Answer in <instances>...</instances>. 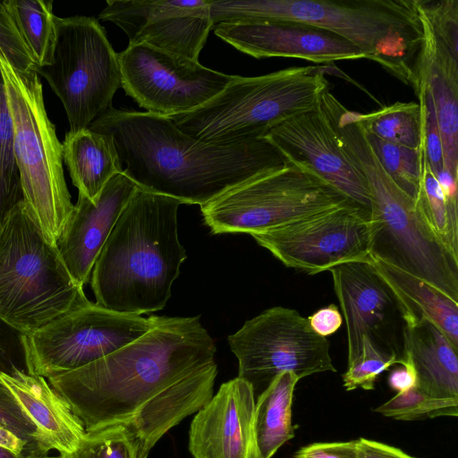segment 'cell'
Listing matches in <instances>:
<instances>
[{
	"label": "cell",
	"mask_w": 458,
	"mask_h": 458,
	"mask_svg": "<svg viewBox=\"0 0 458 458\" xmlns=\"http://www.w3.org/2000/svg\"><path fill=\"white\" fill-rule=\"evenodd\" d=\"M89 129L109 135L123 173L140 188L202 206L286 159L266 138L234 144L199 140L167 116L110 107Z\"/></svg>",
	"instance_id": "1"
},
{
	"label": "cell",
	"mask_w": 458,
	"mask_h": 458,
	"mask_svg": "<svg viewBox=\"0 0 458 458\" xmlns=\"http://www.w3.org/2000/svg\"><path fill=\"white\" fill-rule=\"evenodd\" d=\"M216 352L199 316H156L135 341L47 379L88 431L127 421L160 391L215 362Z\"/></svg>",
	"instance_id": "2"
},
{
	"label": "cell",
	"mask_w": 458,
	"mask_h": 458,
	"mask_svg": "<svg viewBox=\"0 0 458 458\" xmlns=\"http://www.w3.org/2000/svg\"><path fill=\"white\" fill-rule=\"evenodd\" d=\"M181 204L138 188L92 268L90 284L97 304L140 316L164 309L187 259L178 237Z\"/></svg>",
	"instance_id": "3"
},
{
	"label": "cell",
	"mask_w": 458,
	"mask_h": 458,
	"mask_svg": "<svg viewBox=\"0 0 458 458\" xmlns=\"http://www.w3.org/2000/svg\"><path fill=\"white\" fill-rule=\"evenodd\" d=\"M213 24L287 21L330 31L412 87L422 30L414 0H210Z\"/></svg>",
	"instance_id": "4"
},
{
	"label": "cell",
	"mask_w": 458,
	"mask_h": 458,
	"mask_svg": "<svg viewBox=\"0 0 458 458\" xmlns=\"http://www.w3.org/2000/svg\"><path fill=\"white\" fill-rule=\"evenodd\" d=\"M327 119L339 146L367 181L371 198L370 257L420 278L458 301V256L437 237L415 199L383 169L353 111L340 106Z\"/></svg>",
	"instance_id": "5"
},
{
	"label": "cell",
	"mask_w": 458,
	"mask_h": 458,
	"mask_svg": "<svg viewBox=\"0 0 458 458\" xmlns=\"http://www.w3.org/2000/svg\"><path fill=\"white\" fill-rule=\"evenodd\" d=\"M329 89L315 66L290 67L235 78L202 106L169 118L182 132L204 142L234 144L263 138L285 119L313 109Z\"/></svg>",
	"instance_id": "6"
},
{
	"label": "cell",
	"mask_w": 458,
	"mask_h": 458,
	"mask_svg": "<svg viewBox=\"0 0 458 458\" xmlns=\"http://www.w3.org/2000/svg\"><path fill=\"white\" fill-rule=\"evenodd\" d=\"M88 301L22 200L0 230V318L30 335Z\"/></svg>",
	"instance_id": "7"
},
{
	"label": "cell",
	"mask_w": 458,
	"mask_h": 458,
	"mask_svg": "<svg viewBox=\"0 0 458 458\" xmlns=\"http://www.w3.org/2000/svg\"><path fill=\"white\" fill-rule=\"evenodd\" d=\"M13 124V153L23 203L45 238L55 242L73 205L63 168V145L49 120L35 70L20 72L0 59Z\"/></svg>",
	"instance_id": "8"
},
{
	"label": "cell",
	"mask_w": 458,
	"mask_h": 458,
	"mask_svg": "<svg viewBox=\"0 0 458 458\" xmlns=\"http://www.w3.org/2000/svg\"><path fill=\"white\" fill-rule=\"evenodd\" d=\"M346 205L354 204L306 167L286 160L225 191L200 210L214 234L251 235Z\"/></svg>",
	"instance_id": "9"
},
{
	"label": "cell",
	"mask_w": 458,
	"mask_h": 458,
	"mask_svg": "<svg viewBox=\"0 0 458 458\" xmlns=\"http://www.w3.org/2000/svg\"><path fill=\"white\" fill-rule=\"evenodd\" d=\"M53 61L38 67L61 100L71 132L89 128L121 87L117 54L93 17H56Z\"/></svg>",
	"instance_id": "10"
},
{
	"label": "cell",
	"mask_w": 458,
	"mask_h": 458,
	"mask_svg": "<svg viewBox=\"0 0 458 458\" xmlns=\"http://www.w3.org/2000/svg\"><path fill=\"white\" fill-rule=\"evenodd\" d=\"M227 340L238 360V377L251 386L255 398L284 372L301 379L336 371L327 337L315 333L308 318L293 309H267Z\"/></svg>",
	"instance_id": "11"
},
{
	"label": "cell",
	"mask_w": 458,
	"mask_h": 458,
	"mask_svg": "<svg viewBox=\"0 0 458 458\" xmlns=\"http://www.w3.org/2000/svg\"><path fill=\"white\" fill-rule=\"evenodd\" d=\"M89 301L27 335L30 374L49 378L98 360L135 341L155 324Z\"/></svg>",
	"instance_id": "12"
},
{
	"label": "cell",
	"mask_w": 458,
	"mask_h": 458,
	"mask_svg": "<svg viewBox=\"0 0 458 458\" xmlns=\"http://www.w3.org/2000/svg\"><path fill=\"white\" fill-rule=\"evenodd\" d=\"M117 57L125 93L147 112L167 117L202 106L235 78L143 44H129Z\"/></svg>",
	"instance_id": "13"
},
{
	"label": "cell",
	"mask_w": 458,
	"mask_h": 458,
	"mask_svg": "<svg viewBox=\"0 0 458 458\" xmlns=\"http://www.w3.org/2000/svg\"><path fill=\"white\" fill-rule=\"evenodd\" d=\"M285 267L308 275L370 260L369 216L354 205L308 216L251 234Z\"/></svg>",
	"instance_id": "14"
},
{
	"label": "cell",
	"mask_w": 458,
	"mask_h": 458,
	"mask_svg": "<svg viewBox=\"0 0 458 458\" xmlns=\"http://www.w3.org/2000/svg\"><path fill=\"white\" fill-rule=\"evenodd\" d=\"M328 271L346 323L348 363L360 354L366 336L402 365L408 312L371 260L344 263Z\"/></svg>",
	"instance_id": "15"
},
{
	"label": "cell",
	"mask_w": 458,
	"mask_h": 458,
	"mask_svg": "<svg viewBox=\"0 0 458 458\" xmlns=\"http://www.w3.org/2000/svg\"><path fill=\"white\" fill-rule=\"evenodd\" d=\"M99 19L143 44L198 60L214 24L210 0H108Z\"/></svg>",
	"instance_id": "16"
},
{
	"label": "cell",
	"mask_w": 458,
	"mask_h": 458,
	"mask_svg": "<svg viewBox=\"0 0 458 458\" xmlns=\"http://www.w3.org/2000/svg\"><path fill=\"white\" fill-rule=\"evenodd\" d=\"M264 138L286 160L314 173L370 217L371 198L367 181L339 146L318 103L313 109L272 127Z\"/></svg>",
	"instance_id": "17"
},
{
	"label": "cell",
	"mask_w": 458,
	"mask_h": 458,
	"mask_svg": "<svg viewBox=\"0 0 458 458\" xmlns=\"http://www.w3.org/2000/svg\"><path fill=\"white\" fill-rule=\"evenodd\" d=\"M215 34L255 58L290 57L317 64L367 59L344 38L322 29L287 21L220 22Z\"/></svg>",
	"instance_id": "18"
},
{
	"label": "cell",
	"mask_w": 458,
	"mask_h": 458,
	"mask_svg": "<svg viewBox=\"0 0 458 458\" xmlns=\"http://www.w3.org/2000/svg\"><path fill=\"white\" fill-rule=\"evenodd\" d=\"M251 386L235 377L196 412L189 431L193 458H262L256 439Z\"/></svg>",
	"instance_id": "19"
},
{
	"label": "cell",
	"mask_w": 458,
	"mask_h": 458,
	"mask_svg": "<svg viewBox=\"0 0 458 458\" xmlns=\"http://www.w3.org/2000/svg\"><path fill=\"white\" fill-rule=\"evenodd\" d=\"M138 188L123 172L112 177L94 200L79 193L55 247L68 272L80 285L89 281L104 244Z\"/></svg>",
	"instance_id": "20"
},
{
	"label": "cell",
	"mask_w": 458,
	"mask_h": 458,
	"mask_svg": "<svg viewBox=\"0 0 458 458\" xmlns=\"http://www.w3.org/2000/svg\"><path fill=\"white\" fill-rule=\"evenodd\" d=\"M418 14L422 38L412 88L422 85L429 92L442 139L444 168L458 178V56L435 35L422 14Z\"/></svg>",
	"instance_id": "21"
},
{
	"label": "cell",
	"mask_w": 458,
	"mask_h": 458,
	"mask_svg": "<svg viewBox=\"0 0 458 458\" xmlns=\"http://www.w3.org/2000/svg\"><path fill=\"white\" fill-rule=\"evenodd\" d=\"M216 375L213 362L165 387L123 422L135 435L144 457L166 432L211 399Z\"/></svg>",
	"instance_id": "22"
},
{
	"label": "cell",
	"mask_w": 458,
	"mask_h": 458,
	"mask_svg": "<svg viewBox=\"0 0 458 458\" xmlns=\"http://www.w3.org/2000/svg\"><path fill=\"white\" fill-rule=\"evenodd\" d=\"M0 379L37 426L51 450L64 454L77 447L86 429L67 401L45 377L18 372L0 374Z\"/></svg>",
	"instance_id": "23"
},
{
	"label": "cell",
	"mask_w": 458,
	"mask_h": 458,
	"mask_svg": "<svg viewBox=\"0 0 458 458\" xmlns=\"http://www.w3.org/2000/svg\"><path fill=\"white\" fill-rule=\"evenodd\" d=\"M457 354L458 348L429 320L421 318L407 323L403 359L411 362L417 387L423 392L436 397L458 399Z\"/></svg>",
	"instance_id": "24"
},
{
	"label": "cell",
	"mask_w": 458,
	"mask_h": 458,
	"mask_svg": "<svg viewBox=\"0 0 458 458\" xmlns=\"http://www.w3.org/2000/svg\"><path fill=\"white\" fill-rule=\"evenodd\" d=\"M63 158L79 193L94 200L107 182L123 172L113 139L89 128L68 131Z\"/></svg>",
	"instance_id": "25"
},
{
	"label": "cell",
	"mask_w": 458,
	"mask_h": 458,
	"mask_svg": "<svg viewBox=\"0 0 458 458\" xmlns=\"http://www.w3.org/2000/svg\"><path fill=\"white\" fill-rule=\"evenodd\" d=\"M370 260L402 301L408 312V322L421 318L429 320L458 348V301L386 262L371 257Z\"/></svg>",
	"instance_id": "26"
},
{
	"label": "cell",
	"mask_w": 458,
	"mask_h": 458,
	"mask_svg": "<svg viewBox=\"0 0 458 458\" xmlns=\"http://www.w3.org/2000/svg\"><path fill=\"white\" fill-rule=\"evenodd\" d=\"M299 380L292 372L281 373L256 398L254 425L262 458H272L284 444L295 436L292 405Z\"/></svg>",
	"instance_id": "27"
},
{
	"label": "cell",
	"mask_w": 458,
	"mask_h": 458,
	"mask_svg": "<svg viewBox=\"0 0 458 458\" xmlns=\"http://www.w3.org/2000/svg\"><path fill=\"white\" fill-rule=\"evenodd\" d=\"M5 4L36 68L49 65L56 32L53 1L6 0Z\"/></svg>",
	"instance_id": "28"
},
{
	"label": "cell",
	"mask_w": 458,
	"mask_h": 458,
	"mask_svg": "<svg viewBox=\"0 0 458 458\" xmlns=\"http://www.w3.org/2000/svg\"><path fill=\"white\" fill-rule=\"evenodd\" d=\"M361 129L385 141L411 148H420L421 112L419 103L395 102L369 114L354 112Z\"/></svg>",
	"instance_id": "29"
},
{
	"label": "cell",
	"mask_w": 458,
	"mask_h": 458,
	"mask_svg": "<svg viewBox=\"0 0 458 458\" xmlns=\"http://www.w3.org/2000/svg\"><path fill=\"white\" fill-rule=\"evenodd\" d=\"M415 201L437 237L458 256V204L446 198L423 157L420 188Z\"/></svg>",
	"instance_id": "30"
},
{
	"label": "cell",
	"mask_w": 458,
	"mask_h": 458,
	"mask_svg": "<svg viewBox=\"0 0 458 458\" xmlns=\"http://www.w3.org/2000/svg\"><path fill=\"white\" fill-rule=\"evenodd\" d=\"M363 133L383 169L399 188L415 199L421 177V148L395 145L364 131Z\"/></svg>",
	"instance_id": "31"
},
{
	"label": "cell",
	"mask_w": 458,
	"mask_h": 458,
	"mask_svg": "<svg viewBox=\"0 0 458 458\" xmlns=\"http://www.w3.org/2000/svg\"><path fill=\"white\" fill-rule=\"evenodd\" d=\"M58 458H146L135 435L124 423H115L86 431L71 453Z\"/></svg>",
	"instance_id": "32"
},
{
	"label": "cell",
	"mask_w": 458,
	"mask_h": 458,
	"mask_svg": "<svg viewBox=\"0 0 458 458\" xmlns=\"http://www.w3.org/2000/svg\"><path fill=\"white\" fill-rule=\"evenodd\" d=\"M385 417L397 420H420L437 417H457L458 399L430 395L415 386L397 393L387 402L374 409Z\"/></svg>",
	"instance_id": "33"
},
{
	"label": "cell",
	"mask_w": 458,
	"mask_h": 458,
	"mask_svg": "<svg viewBox=\"0 0 458 458\" xmlns=\"http://www.w3.org/2000/svg\"><path fill=\"white\" fill-rule=\"evenodd\" d=\"M0 191L13 209L23 200L22 191L13 153V124L10 113L5 83L0 68Z\"/></svg>",
	"instance_id": "34"
},
{
	"label": "cell",
	"mask_w": 458,
	"mask_h": 458,
	"mask_svg": "<svg viewBox=\"0 0 458 458\" xmlns=\"http://www.w3.org/2000/svg\"><path fill=\"white\" fill-rule=\"evenodd\" d=\"M400 360L376 348L368 337L362 336L360 354L348 363L343 374L344 386L347 391L357 388L372 390L378 376Z\"/></svg>",
	"instance_id": "35"
},
{
	"label": "cell",
	"mask_w": 458,
	"mask_h": 458,
	"mask_svg": "<svg viewBox=\"0 0 458 458\" xmlns=\"http://www.w3.org/2000/svg\"><path fill=\"white\" fill-rule=\"evenodd\" d=\"M414 90L418 96L421 112V154L434 175L437 177L445 170L444 168L442 139L434 103L429 92L422 85H417Z\"/></svg>",
	"instance_id": "36"
},
{
	"label": "cell",
	"mask_w": 458,
	"mask_h": 458,
	"mask_svg": "<svg viewBox=\"0 0 458 458\" xmlns=\"http://www.w3.org/2000/svg\"><path fill=\"white\" fill-rule=\"evenodd\" d=\"M435 35L458 56V0H415Z\"/></svg>",
	"instance_id": "37"
},
{
	"label": "cell",
	"mask_w": 458,
	"mask_h": 458,
	"mask_svg": "<svg viewBox=\"0 0 458 458\" xmlns=\"http://www.w3.org/2000/svg\"><path fill=\"white\" fill-rule=\"evenodd\" d=\"M0 427L30 444L40 445L51 450L45 443L37 426L1 379Z\"/></svg>",
	"instance_id": "38"
},
{
	"label": "cell",
	"mask_w": 458,
	"mask_h": 458,
	"mask_svg": "<svg viewBox=\"0 0 458 458\" xmlns=\"http://www.w3.org/2000/svg\"><path fill=\"white\" fill-rule=\"evenodd\" d=\"M0 59L20 72L36 69L5 1H0Z\"/></svg>",
	"instance_id": "39"
},
{
	"label": "cell",
	"mask_w": 458,
	"mask_h": 458,
	"mask_svg": "<svg viewBox=\"0 0 458 458\" xmlns=\"http://www.w3.org/2000/svg\"><path fill=\"white\" fill-rule=\"evenodd\" d=\"M27 335L0 318V374H30Z\"/></svg>",
	"instance_id": "40"
},
{
	"label": "cell",
	"mask_w": 458,
	"mask_h": 458,
	"mask_svg": "<svg viewBox=\"0 0 458 458\" xmlns=\"http://www.w3.org/2000/svg\"><path fill=\"white\" fill-rule=\"evenodd\" d=\"M294 458H358L356 440L310 444L300 448Z\"/></svg>",
	"instance_id": "41"
},
{
	"label": "cell",
	"mask_w": 458,
	"mask_h": 458,
	"mask_svg": "<svg viewBox=\"0 0 458 458\" xmlns=\"http://www.w3.org/2000/svg\"><path fill=\"white\" fill-rule=\"evenodd\" d=\"M308 319L312 330L324 337L335 333L343 323L342 314L335 304L318 310Z\"/></svg>",
	"instance_id": "42"
},
{
	"label": "cell",
	"mask_w": 458,
	"mask_h": 458,
	"mask_svg": "<svg viewBox=\"0 0 458 458\" xmlns=\"http://www.w3.org/2000/svg\"><path fill=\"white\" fill-rule=\"evenodd\" d=\"M358 458H416L403 450L375 440L356 439Z\"/></svg>",
	"instance_id": "43"
},
{
	"label": "cell",
	"mask_w": 458,
	"mask_h": 458,
	"mask_svg": "<svg viewBox=\"0 0 458 458\" xmlns=\"http://www.w3.org/2000/svg\"><path fill=\"white\" fill-rule=\"evenodd\" d=\"M389 386L402 393L417 386L415 369L408 358L403 359L401 367L393 369L388 376Z\"/></svg>",
	"instance_id": "44"
},
{
	"label": "cell",
	"mask_w": 458,
	"mask_h": 458,
	"mask_svg": "<svg viewBox=\"0 0 458 458\" xmlns=\"http://www.w3.org/2000/svg\"><path fill=\"white\" fill-rule=\"evenodd\" d=\"M0 446L17 454H48V448L35 444H30L9 430L0 427Z\"/></svg>",
	"instance_id": "45"
},
{
	"label": "cell",
	"mask_w": 458,
	"mask_h": 458,
	"mask_svg": "<svg viewBox=\"0 0 458 458\" xmlns=\"http://www.w3.org/2000/svg\"><path fill=\"white\" fill-rule=\"evenodd\" d=\"M48 454H17L0 446V458H47Z\"/></svg>",
	"instance_id": "46"
},
{
	"label": "cell",
	"mask_w": 458,
	"mask_h": 458,
	"mask_svg": "<svg viewBox=\"0 0 458 458\" xmlns=\"http://www.w3.org/2000/svg\"><path fill=\"white\" fill-rule=\"evenodd\" d=\"M13 209H12L7 203L5 202L1 191H0V230L3 227L4 224L9 217L10 214Z\"/></svg>",
	"instance_id": "47"
}]
</instances>
